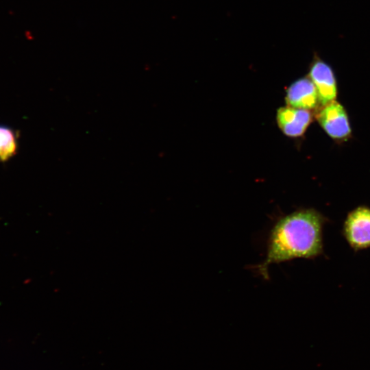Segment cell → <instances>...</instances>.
Masks as SVG:
<instances>
[{"label":"cell","instance_id":"6da1fadb","mask_svg":"<svg viewBox=\"0 0 370 370\" xmlns=\"http://www.w3.org/2000/svg\"><path fill=\"white\" fill-rule=\"evenodd\" d=\"M325 217L314 208H303L282 216L268 235L264 260L254 267L264 279L269 269L296 258H314L323 251Z\"/></svg>","mask_w":370,"mask_h":370},{"label":"cell","instance_id":"7a4b0ae2","mask_svg":"<svg viewBox=\"0 0 370 370\" xmlns=\"http://www.w3.org/2000/svg\"><path fill=\"white\" fill-rule=\"evenodd\" d=\"M315 117L325 133L336 140H346L352 134L347 113L342 104L334 100L321 106Z\"/></svg>","mask_w":370,"mask_h":370},{"label":"cell","instance_id":"3957f363","mask_svg":"<svg viewBox=\"0 0 370 370\" xmlns=\"http://www.w3.org/2000/svg\"><path fill=\"white\" fill-rule=\"evenodd\" d=\"M343 234L355 250L370 247V208L361 206L352 210L344 222Z\"/></svg>","mask_w":370,"mask_h":370},{"label":"cell","instance_id":"277c9868","mask_svg":"<svg viewBox=\"0 0 370 370\" xmlns=\"http://www.w3.org/2000/svg\"><path fill=\"white\" fill-rule=\"evenodd\" d=\"M308 77L317 89L321 106L336 100L337 83L334 70L317 54L310 64Z\"/></svg>","mask_w":370,"mask_h":370},{"label":"cell","instance_id":"5b68a950","mask_svg":"<svg viewBox=\"0 0 370 370\" xmlns=\"http://www.w3.org/2000/svg\"><path fill=\"white\" fill-rule=\"evenodd\" d=\"M277 123L284 135L291 138L302 136L312 121L310 110L289 106L277 110Z\"/></svg>","mask_w":370,"mask_h":370},{"label":"cell","instance_id":"8992f818","mask_svg":"<svg viewBox=\"0 0 370 370\" xmlns=\"http://www.w3.org/2000/svg\"><path fill=\"white\" fill-rule=\"evenodd\" d=\"M285 101L287 106L310 111L321 107L317 89L308 77L297 79L287 88Z\"/></svg>","mask_w":370,"mask_h":370},{"label":"cell","instance_id":"52a82bcc","mask_svg":"<svg viewBox=\"0 0 370 370\" xmlns=\"http://www.w3.org/2000/svg\"><path fill=\"white\" fill-rule=\"evenodd\" d=\"M18 135L10 127L0 125V162H6L17 153Z\"/></svg>","mask_w":370,"mask_h":370}]
</instances>
